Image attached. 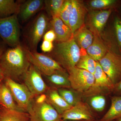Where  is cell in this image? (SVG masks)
Returning <instances> with one entry per match:
<instances>
[{"label":"cell","mask_w":121,"mask_h":121,"mask_svg":"<svg viewBox=\"0 0 121 121\" xmlns=\"http://www.w3.org/2000/svg\"><path fill=\"white\" fill-rule=\"evenodd\" d=\"M30 65L25 48L20 44L6 50L0 59V69L4 78L16 82L23 78Z\"/></svg>","instance_id":"1"},{"label":"cell","mask_w":121,"mask_h":121,"mask_svg":"<svg viewBox=\"0 0 121 121\" xmlns=\"http://www.w3.org/2000/svg\"><path fill=\"white\" fill-rule=\"evenodd\" d=\"M52 54L56 61L68 71L75 67L79 60L80 48L73 36L67 41L56 44Z\"/></svg>","instance_id":"2"},{"label":"cell","mask_w":121,"mask_h":121,"mask_svg":"<svg viewBox=\"0 0 121 121\" xmlns=\"http://www.w3.org/2000/svg\"><path fill=\"white\" fill-rule=\"evenodd\" d=\"M30 121H63L61 115L48 103L45 95L33 99L28 111Z\"/></svg>","instance_id":"3"},{"label":"cell","mask_w":121,"mask_h":121,"mask_svg":"<svg viewBox=\"0 0 121 121\" xmlns=\"http://www.w3.org/2000/svg\"><path fill=\"white\" fill-rule=\"evenodd\" d=\"M25 51L30 64L45 76L51 75L57 71L65 70L51 56L39 53L36 51H31L26 48Z\"/></svg>","instance_id":"4"},{"label":"cell","mask_w":121,"mask_h":121,"mask_svg":"<svg viewBox=\"0 0 121 121\" xmlns=\"http://www.w3.org/2000/svg\"><path fill=\"white\" fill-rule=\"evenodd\" d=\"M17 14L0 18V37L12 48L20 45L19 26Z\"/></svg>","instance_id":"5"},{"label":"cell","mask_w":121,"mask_h":121,"mask_svg":"<svg viewBox=\"0 0 121 121\" xmlns=\"http://www.w3.org/2000/svg\"><path fill=\"white\" fill-rule=\"evenodd\" d=\"M4 79L18 108L21 110L28 112L35 97L25 84L18 83L9 78H4Z\"/></svg>","instance_id":"6"},{"label":"cell","mask_w":121,"mask_h":121,"mask_svg":"<svg viewBox=\"0 0 121 121\" xmlns=\"http://www.w3.org/2000/svg\"><path fill=\"white\" fill-rule=\"evenodd\" d=\"M98 62L114 85L121 81V55L109 51Z\"/></svg>","instance_id":"7"},{"label":"cell","mask_w":121,"mask_h":121,"mask_svg":"<svg viewBox=\"0 0 121 121\" xmlns=\"http://www.w3.org/2000/svg\"><path fill=\"white\" fill-rule=\"evenodd\" d=\"M68 71L71 87L74 90L84 93L93 86L94 77L90 72L76 67Z\"/></svg>","instance_id":"8"},{"label":"cell","mask_w":121,"mask_h":121,"mask_svg":"<svg viewBox=\"0 0 121 121\" xmlns=\"http://www.w3.org/2000/svg\"><path fill=\"white\" fill-rule=\"evenodd\" d=\"M48 19L45 13H41L33 21L29 30L27 40L30 50L36 51L37 45L46 32Z\"/></svg>","instance_id":"9"},{"label":"cell","mask_w":121,"mask_h":121,"mask_svg":"<svg viewBox=\"0 0 121 121\" xmlns=\"http://www.w3.org/2000/svg\"><path fill=\"white\" fill-rule=\"evenodd\" d=\"M23 78L24 84L34 97L45 94L49 88L43 79L41 72L31 64Z\"/></svg>","instance_id":"10"},{"label":"cell","mask_w":121,"mask_h":121,"mask_svg":"<svg viewBox=\"0 0 121 121\" xmlns=\"http://www.w3.org/2000/svg\"><path fill=\"white\" fill-rule=\"evenodd\" d=\"M94 82L93 86L84 95L87 97L99 95L100 93L112 91L114 85L103 70L98 61H96L95 71L94 74Z\"/></svg>","instance_id":"11"},{"label":"cell","mask_w":121,"mask_h":121,"mask_svg":"<svg viewBox=\"0 0 121 121\" xmlns=\"http://www.w3.org/2000/svg\"><path fill=\"white\" fill-rule=\"evenodd\" d=\"M63 121H92L94 115L86 104L80 101L61 115Z\"/></svg>","instance_id":"12"},{"label":"cell","mask_w":121,"mask_h":121,"mask_svg":"<svg viewBox=\"0 0 121 121\" xmlns=\"http://www.w3.org/2000/svg\"><path fill=\"white\" fill-rule=\"evenodd\" d=\"M72 7L68 20V26L73 35L83 25L86 9L80 1L72 0Z\"/></svg>","instance_id":"13"},{"label":"cell","mask_w":121,"mask_h":121,"mask_svg":"<svg viewBox=\"0 0 121 121\" xmlns=\"http://www.w3.org/2000/svg\"><path fill=\"white\" fill-rule=\"evenodd\" d=\"M52 29L54 31L56 41L65 42L69 40L73 36V35L69 26L66 24L59 17H52L50 21Z\"/></svg>","instance_id":"14"},{"label":"cell","mask_w":121,"mask_h":121,"mask_svg":"<svg viewBox=\"0 0 121 121\" xmlns=\"http://www.w3.org/2000/svg\"><path fill=\"white\" fill-rule=\"evenodd\" d=\"M44 7L43 0H28L20 4V17L23 22H25Z\"/></svg>","instance_id":"15"},{"label":"cell","mask_w":121,"mask_h":121,"mask_svg":"<svg viewBox=\"0 0 121 121\" xmlns=\"http://www.w3.org/2000/svg\"><path fill=\"white\" fill-rule=\"evenodd\" d=\"M45 95L47 101L61 115L72 107L65 101L56 89L48 88Z\"/></svg>","instance_id":"16"},{"label":"cell","mask_w":121,"mask_h":121,"mask_svg":"<svg viewBox=\"0 0 121 121\" xmlns=\"http://www.w3.org/2000/svg\"><path fill=\"white\" fill-rule=\"evenodd\" d=\"M92 44L86 49L87 54L95 61H99L109 50L101 39L97 34L94 35Z\"/></svg>","instance_id":"17"},{"label":"cell","mask_w":121,"mask_h":121,"mask_svg":"<svg viewBox=\"0 0 121 121\" xmlns=\"http://www.w3.org/2000/svg\"><path fill=\"white\" fill-rule=\"evenodd\" d=\"M73 37L79 47L85 50L92 44L94 39L93 33L83 25L75 32Z\"/></svg>","instance_id":"18"},{"label":"cell","mask_w":121,"mask_h":121,"mask_svg":"<svg viewBox=\"0 0 121 121\" xmlns=\"http://www.w3.org/2000/svg\"><path fill=\"white\" fill-rule=\"evenodd\" d=\"M47 77L48 82L53 87L60 89L71 88L69 74L65 70H58Z\"/></svg>","instance_id":"19"},{"label":"cell","mask_w":121,"mask_h":121,"mask_svg":"<svg viewBox=\"0 0 121 121\" xmlns=\"http://www.w3.org/2000/svg\"><path fill=\"white\" fill-rule=\"evenodd\" d=\"M0 121H30V117L26 112L8 109L2 107L0 110Z\"/></svg>","instance_id":"20"},{"label":"cell","mask_w":121,"mask_h":121,"mask_svg":"<svg viewBox=\"0 0 121 121\" xmlns=\"http://www.w3.org/2000/svg\"><path fill=\"white\" fill-rule=\"evenodd\" d=\"M121 116V95H115L111 97L109 109L99 121H114Z\"/></svg>","instance_id":"21"},{"label":"cell","mask_w":121,"mask_h":121,"mask_svg":"<svg viewBox=\"0 0 121 121\" xmlns=\"http://www.w3.org/2000/svg\"><path fill=\"white\" fill-rule=\"evenodd\" d=\"M112 9L94 12L91 17V23L99 32L102 31L112 13Z\"/></svg>","instance_id":"22"},{"label":"cell","mask_w":121,"mask_h":121,"mask_svg":"<svg viewBox=\"0 0 121 121\" xmlns=\"http://www.w3.org/2000/svg\"><path fill=\"white\" fill-rule=\"evenodd\" d=\"M0 103L2 107L11 110L21 111L15 103L11 91L7 85L5 83L0 84Z\"/></svg>","instance_id":"23"},{"label":"cell","mask_w":121,"mask_h":121,"mask_svg":"<svg viewBox=\"0 0 121 121\" xmlns=\"http://www.w3.org/2000/svg\"><path fill=\"white\" fill-rule=\"evenodd\" d=\"M81 55L76 67L83 69L94 74L95 71L96 61L89 55L86 50L80 48Z\"/></svg>","instance_id":"24"},{"label":"cell","mask_w":121,"mask_h":121,"mask_svg":"<svg viewBox=\"0 0 121 121\" xmlns=\"http://www.w3.org/2000/svg\"><path fill=\"white\" fill-rule=\"evenodd\" d=\"M20 4L13 0H0V18L18 14Z\"/></svg>","instance_id":"25"},{"label":"cell","mask_w":121,"mask_h":121,"mask_svg":"<svg viewBox=\"0 0 121 121\" xmlns=\"http://www.w3.org/2000/svg\"><path fill=\"white\" fill-rule=\"evenodd\" d=\"M65 0H45L44 7L45 10L52 17H59L60 9Z\"/></svg>","instance_id":"26"},{"label":"cell","mask_w":121,"mask_h":121,"mask_svg":"<svg viewBox=\"0 0 121 121\" xmlns=\"http://www.w3.org/2000/svg\"><path fill=\"white\" fill-rule=\"evenodd\" d=\"M58 91L65 101L71 107L75 105L80 102L75 93L73 91L64 88L59 89Z\"/></svg>","instance_id":"27"},{"label":"cell","mask_w":121,"mask_h":121,"mask_svg":"<svg viewBox=\"0 0 121 121\" xmlns=\"http://www.w3.org/2000/svg\"><path fill=\"white\" fill-rule=\"evenodd\" d=\"M106 101V98L104 95H99L92 96L90 99V104L95 110L101 112L105 107Z\"/></svg>","instance_id":"28"},{"label":"cell","mask_w":121,"mask_h":121,"mask_svg":"<svg viewBox=\"0 0 121 121\" xmlns=\"http://www.w3.org/2000/svg\"><path fill=\"white\" fill-rule=\"evenodd\" d=\"M72 5V0H65L59 13V17L68 26V20Z\"/></svg>","instance_id":"29"},{"label":"cell","mask_w":121,"mask_h":121,"mask_svg":"<svg viewBox=\"0 0 121 121\" xmlns=\"http://www.w3.org/2000/svg\"><path fill=\"white\" fill-rule=\"evenodd\" d=\"M119 2V1L116 0H94L91 1L90 5L93 8H111L117 6Z\"/></svg>","instance_id":"30"},{"label":"cell","mask_w":121,"mask_h":121,"mask_svg":"<svg viewBox=\"0 0 121 121\" xmlns=\"http://www.w3.org/2000/svg\"><path fill=\"white\" fill-rule=\"evenodd\" d=\"M112 24L117 35V43L119 52L121 55V19L118 15L113 18Z\"/></svg>","instance_id":"31"},{"label":"cell","mask_w":121,"mask_h":121,"mask_svg":"<svg viewBox=\"0 0 121 121\" xmlns=\"http://www.w3.org/2000/svg\"><path fill=\"white\" fill-rule=\"evenodd\" d=\"M54 46L52 42L43 40L41 45V49L42 51L44 52H49L52 51Z\"/></svg>","instance_id":"32"},{"label":"cell","mask_w":121,"mask_h":121,"mask_svg":"<svg viewBox=\"0 0 121 121\" xmlns=\"http://www.w3.org/2000/svg\"><path fill=\"white\" fill-rule=\"evenodd\" d=\"M43 40L52 42L56 39V35L52 29L48 30L45 32L43 36Z\"/></svg>","instance_id":"33"},{"label":"cell","mask_w":121,"mask_h":121,"mask_svg":"<svg viewBox=\"0 0 121 121\" xmlns=\"http://www.w3.org/2000/svg\"><path fill=\"white\" fill-rule=\"evenodd\" d=\"M112 92L116 95H121V80L114 85Z\"/></svg>","instance_id":"34"},{"label":"cell","mask_w":121,"mask_h":121,"mask_svg":"<svg viewBox=\"0 0 121 121\" xmlns=\"http://www.w3.org/2000/svg\"><path fill=\"white\" fill-rule=\"evenodd\" d=\"M4 76L2 74L0 69V83L1 82L2 80L4 79Z\"/></svg>","instance_id":"35"},{"label":"cell","mask_w":121,"mask_h":121,"mask_svg":"<svg viewBox=\"0 0 121 121\" xmlns=\"http://www.w3.org/2000/svg\"><path fill=\"white\" fill-rule=\"evenodd\" d=\"M4 50H3L2 48L0 47V59L1 58L2 54L4 53Z\"/></svg>","instance_id":"36"},{"label":"cell","mask_w":121,"mask_h":121,"mask_svg":"<svg viewBox=\"0 0 121 121\" xmlns=\"http://www.w3.org/2000/svg\"><path fill=\"white\" fill-rule=\"evenodd\" d=\"M114 121H121V116Z\"/></svg>","instance_id":"37"},{"label":"cell","mask_w":121,"mask_h":121,"mask_svg":"<svg viewBox=\"0 0 121 121\" xmlns=\"http://www.w3.org/2000/svg\"><path fill=\"white\" fill-rule=\"evenodd\" d=\"M0 94H1V88H0Z\"/></svg>","instance_id":"38"},{"label":"cell","mask_w":121,"mask_h":121,"mask_svg":"<svg viewBox=\"0 0 121 121\" xmlns=\"http://www.w3.org/2000/svg\"><path fill=\"white\" fill-rule=\"evenodd\" d=\"M120 16V17H121V16Z\"/></svg>","instance_id":"39"}]
</instances>
